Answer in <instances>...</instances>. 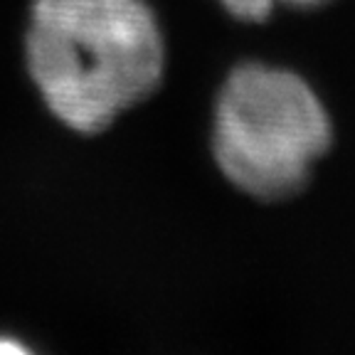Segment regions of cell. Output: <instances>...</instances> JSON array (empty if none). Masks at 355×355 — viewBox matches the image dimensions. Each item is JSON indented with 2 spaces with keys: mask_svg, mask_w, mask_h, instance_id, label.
I'll list each match as a JSON object with an SVG mask.
<instances>
[{
  "mask_svg": "<svg viewBox=\"0 0 355 355\" xmlns=\"http://www.w3.org/2000/svg\"><path fill=\"white\" fill-rule=\"evenodd\" d=\"M331 144V114L301 74L264 62L227 74L215 101L212 153L244 195L266 202L299 195Z\"/></svg>",
  "mask_w": 355,
  "mask_h": 355,
  "instance_id": "2",
  "label": "cell"
},
{
  "mask_svg": "<svg viewBox=\"0 0 355 355\" xmlns=\"http://www.w3.org/2000/svg\"><path fill=\"white\" fill-rule=\"evenodd\" d=\"M25 60L57 121L101 133L161 87L166 47L146 0H33Z\"/></svg>",
  "mask_w": 355,
  "mask_h": 355,
  "instance_id": "1",
  "label": "cell"
},
{
  "mask_svg": "<svg viewBox=\"0 0 355 355\" xmlns=\"http://www.w3.org/2000/svg\"><path fill=\"white\" fill-rule=\"evenodd\" d=\"M225 10L232 17L244 22H261L272 15V10L284 3L288 8H299V10H313V8H321L331 0H220Z\"/></svg>",
  "mask_w": 355,
  "mask_h": 355,
  "instance_id": "3",
  "label": "cell"
}]
</instances>
